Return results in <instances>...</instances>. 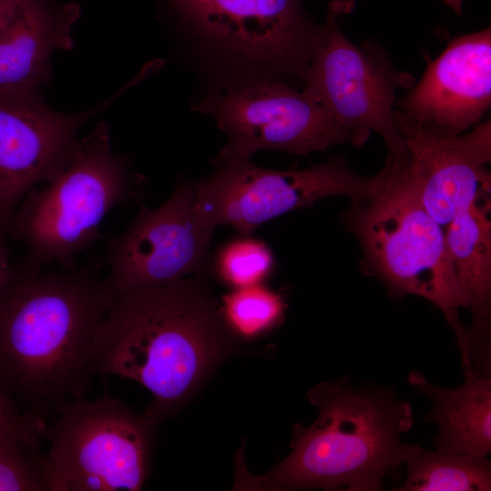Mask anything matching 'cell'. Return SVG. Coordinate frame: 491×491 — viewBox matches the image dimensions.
Here are the masks:
<instances>
[{
  "label": "cell",
  "instance_id": "d4e9b609",
  "mask_svg": "<svg viewBox=\"0 0 491 491\" xmlns=\"http://www.w3.org/2000/svg\"><path fill=\"white\" fill-rule=\"evenodd\" d=\"M10 266L6 252L0 239V281L7 275Z\"/></svg>",
  "mask_w": 491,
  "mask_h": 491
},
{
  "label": "cell",
  "instance_id": "52a82bcc",
  "mask_svg": "<svg viewBox=\"0 0 491 491\" xmlns=\"http://www.w3.org/2000/svg\"><path fill=\"white\" fill-rule=\"evenodd\" d=\"M336 17L329 11L316 28L302 92L331 114L354 146H362L376 132L389 150L387 159L400 165L406 159V144L395 122L396 90L410 89L416 80L396 70L375 42L353 44Z\"/></svg>",
  "mask_w": 491,
  "mask_h": 491
},
{
  "label": "cell",
  "instance_id": "d6986e66",
  "mask_svg": "<svg viewBox=\"0 0 491 491\" xmlns=\"http://www.w3.org/2000/svg\"><path fill=\"white\" fill-rule=\"evenodd\" d=\"M221 301L219 314L225 327L243 340L266 335L285 320L283 296L265 285L233 289Z\"/></svg>",
  "mask_w": 491,
  "mask_h": 491
},
{
  "label": "cell",
  "instance_id": "5bb4252c",
  "mask_svg": "<svg viewBox=\"0 0 491 491\" xmlns=\"http://www.w3.org/2000/svg\"><path fill=\"white\" fill-rule=\"evenodd\" d=\"M491 105V30L449 42L398 103L407 119L440 135H459Z\"/></svg>",
  "mask_w": 491,
  "mask_h": 491
},
{
  "label": "cell",
  "instance_id": "44dd1931",
  "mask_svg": "<svg viewBox=\"0 0 491 491\" xmlns=\"http://www.w3.org/2000/svg\"><path fill=\"white\" fill-rule=\"evenodd\" d=\"M38 448L0 436V491H46L47 457Z\"/></svg>",
  "mask_w": 491,
  "mask_h": 491
},
{
  "label": "cell",
  "instance_id": "ba28073f",
  "mask_svg": "<svg viewBox=\"0 0 491 491\" xmlns=\"http://www.w3.org/2000/svg\"><path fill=\"white\" fill-rule=\"evenodd\" d=\"M217 165L209 177L194 183L196 209L212 227L229 225L239 234H252L265 222L310 207L325 197L367 200L389 175L384 165L376 175L362 176L339 155L301 170L264 169L253 165L249 158L228 160Z\"/></svg>",
  "mask_w": 491,
  "mask_h": 491
},
{
  "label": "cell",
  "instance_id": "ffe728a7",
  "mask_svg": "<svg viewBox=\"0 0 491 491\" xmlns=\"http://www.w3.org/2000/svg\"><path fill=\"white\" fill-rule=\"evenodd\" d=\"M214 275L232 290L265 283L272 276L276 259L270 247L252 234H239L215 252Z\"/></svg>",
  "mask_w": 491,
  "mask_h": 491
},
{
  "label": "cell",
  "instance_id": "7402d4cb",
  "mask_svg": "<svg viewBox=\"0 0 491 491\" xmlns=\"http://www.w3.org/2000/svg\"><path fill=\"white\" fill-rule=\"evenodd\" d=\"M46 421L25 413L0 388V436H10L35 447L45 440Z\"/></svg>",
  "mask_w": 491,
  "mask_h": 491
},
{
  "label": "cell",
  "instance_id": "8fae6325",
  "mask_svg": "<svg viewBox=\"0 0 491 491\" xmlns=\"http://www.w3.org/2000/svg\"><path fill=\"white\" fill-rule=\"evenodd\" d=\"M211 50L304 80L317 26L300 0H172Z\"/></svg>",
  "mask_w": 491,
  "mask_h": 491
},
{
  "label": "cell",
  "instance_id": "8992f818",
  "mask_svg": "<svg viewBox=\"0 0 491 491\" xmlns=\"http://www.w3.org/2000/svg\"><path fill=\"white\" fill-rule=\"evenodd\" d=\"M156 426L108 396L65 403L46 422V491L141 490Z\"/></svg>",
  "mask_w": 491,
  "mask_h": 491
},
{
  "label": "cell",
  "instance_id": "5b68a950",
  "mask_svg": "<svg viewBox=\"0 0 491 491\" xmlns=\"http://www.w3.org/2000/svg\"><path fill=\"white\" fill-rule=\"evenodd\" d=\"M127 157L113 152L101 122L79 140L69 164L48 185L20 202L8 228L35 266H75L76 255L100 238V225L115 206L140 196Z\"/></svg>",
  "mask_w": 491,
  "mask_h": 491
},
{
  "label": "cell",
  "instance_id": "e0dca14e",
  "mask_svg": "<svg viewBox=\"0 0 491 491\" xmlns=\"http://www.w3.org/2000/svg\"><path fill=\"white\" fill-rule=\"evenodd\" d=\"M465 380L456 388L431 384L413 371L409 384L432 403L425 422L435 423L436 451L487 456L491 451V376L464 371Z\"/></svg>",
  "mask_w": 491,
  "mask_h": 491
},
{
  "label": "cell",
  "instance_id": "3957f363",
  "mask_svg": "<svg viewBox=\"0 0 491 491\" xmlns=\"http://www.w3.org/2000/svg\"><path fill=\"white\" fill-rule=\"evenodd\" d=\"M307 397L318 416L294 426L291 453L263 475L238 456L234 490L377 491L402 466L400 436L413 426V410L392 389L354 388L345 376L317 384Z\"/></svg>",
  "mask_w": 491,
  "mask_h": 491
},
{
  "label": "cell",
  "instance_id": "7a4b0ae2",
  "mask_svg": "<svg viewBox=\"0 0 491 491\" xmlns=\"http://www.w3.org/2000/svg\"><path fill=\"white\" fill-rule=\"evenodd\" d=\"M204 275L115 293L95 346L96 374L145 386V413L158 425L232 351V338Z\"/></svg>",
  "mask_w": 491,
  "mask_h": 491
},
{
  "label": "cell",
  "instance_id": "2e32d148",
  "mask_svg": "<svg viewBox=\"0 0 491 491\" xmlns=\"http://www.w3.org/2000/svg\"><path fill=\"white\" fill-rule=\"evenodd\" d=\"M80 15L76 3L23 0L0 30V92L47 84L51 56L74 47L71 33Z\"/></svg>",
  "mask_w": 491,
  "mask_h": 491
},
{
  "label": "cell",
  "instance_id": "30bf717a",
  "mask_svg": "<svg viewBox=\"0 0 491 491\" xmlns=\"http://www.w3.org/2000/svg\"><path fill=\"white\" fill-rule=\"evenodd\" d=\"M128 227L106 245L105 263L115 292L165 286L205 275L214 227L199 215L194 183L178 182L169 199L150 209L138 201Z\"/></svg>",
  "mask_w": 491,
  "mask_h": 491
},
{
  "label": "cell",
  "instance_id": "603a6c76",
  "mask_svg": "<svg viewBox=\"0 0 491 491\" xmlns=\"http://www.w3.org/2000/svg\"><path fill=\"white\" fill-rule=\"evenodd\" d=\"M456 14L462 13V0H442ZM356 6V0H332L329 4V9L336 15L350 14Z\"/></svg>",
  "mask_w": 491,
  "mask_h": 491
},
{
  "label": "cell",
  "instance_id": "6da1fadb",
  "mask_svg": "<svg viewBox=\"0 0 491 491\" xmlns=\"http://www.w3.org/2000/svg\"><path fill=\"white\" fill-rule=\"evenodd\" d=\"M104 263L47 272L22 260L0 281V388L25 413L47 422L96 375L95 341L115 296Z\"/></svg>",
  "mask_w": 491,
  "mask_h": 491
},
{
  "label": "cell",
  "instance_id": "cb8c5ba5",
  "mask_svg": "<svg viewBox=\"0 0 491 491\" xmlns=\"http://www.w3.org/2000/svg\"><path fill=\"white\" fill-rule=\"evenodd\" d=\"M23 0H0V30L8 22Z\"/></svg>",
  "mask_w": 491,
  "mask_h": 491
},
{
  "label": "cell",
  "instance_id": "277c9868",
  "mask_svg": "<svg viewBox=\"0 0 491 491\" xmlns=\"http://www.w3.org/2000/svg\"><path fill=\"white\" fill-rule=\"evenodd\" d=\"M389 175L369 199L352 201L344 225L362 248V268L394 297L416 296L431 302L452 327L466 359V307L447 250L445 229L424 209L398 168L386 160Z\"/></svg>",
  "mask_w": 491,
  "mask_h": 491
},
{
  "label": "cell",
  "instance_id": "9a60e30c",
  "mask_svg": "<svg viewBox=\"0 0 491 491\" xmlns=\"http://www.w3.org/2000/svg\"><path fill=\"white\" fill-rule=\"evenodd\" d=\"M490 213L491 188H486L445 229L456 278L471 313L463 370L485 376H491Z\"/></svg>",
  "mask_w": 491,
  "mask_h": 491
},
{
  "label": "cell",
  "instance_id": "9c48e42d",
  "mask_svg": "<svg viewBox=\"0 0 491 491\" xmlns=\"http://www.w3.org/2000/svg\"><path fill=\"white\" fill-rule=\"evenodd\" d=\"M199 110L227 135L216 165L262 149L307 155L350 143L349 134L324 106L276 80H255L210 95Z\"/></svg>",
  "mask_w": 491,
  "mask_h": 491
},
{
  "label": "cell",
  "instance_id": "4fadbf2b",
  "mask_svg": "<svg viewBox=\"0 0 491 491\" xmlns=\"http://www.w3.org/2000/svg\"><path fill=\"white\" fill-rule=\"evenodd\" d=\"M395 122L406 144V159L394 166L424 209L446 227L482 190L491 188V121L454 135L434 133L398 110Z\"/></svg>",
  "mask_w": 491,
  "mask_h": 491
},
{
  "label": "cell",
  "instance_id": "7c38bea8",
  "mask_svg": "<svg viewBox=\"0 0 491 491\" xmlns=\"http://www.w3.org/2000/svg\"><path fill=\"white\" fill-rule=\"evenodd\" d=\"M109 101L65 114L51 109L38 89L0 92V227H8L31 190L62 173L77 148L80 127Z\"/></svg>",
  "mask_w": 491,
  "mask_h": 491
},
{
  "label": "cell",
  "instance_id": "ac0fdd59",
  "mask_svg": "<svg viewBox=\"0 0 491 491\" xmlns=\"http://www.w3.org/2000/svg\"><path fill=\"white\" fill-rule=\"evenodd\" d=\"M404 484L398 491H489L491 464L487 456L427 450L418 445H403Z\"/></svg>",
  "mask_w": 491,
  "mask_h": 491
}]
</instances>
